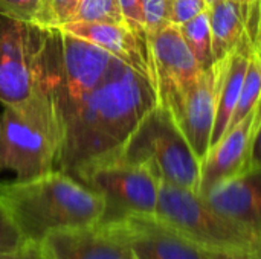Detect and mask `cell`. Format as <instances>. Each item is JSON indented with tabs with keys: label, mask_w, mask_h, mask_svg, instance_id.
<instances>
[{
	"label": "cell",
	"mask_w": 261,
	"mask_h": 259,
	"mask_svg": "<svg viewBox=\"0 0 261 259\" xmlns=\"http://www.w3.org/2000/svg\"><path fill=\"white\" fill-rule=\"evenodd\" d=\"M83 0H40L34 23L46 29H60L72 20Z\"/></svg>",
	"instance_id": "obj_19"
},
{
	"label": "cell",
	"mask_w": 261,
	"mask_h": 259,
	"mask_svg": "<svg viewBox=\"0 0 261 259\" xmlns=\"http://www.w3.org/2000/svg\"><path fill=\"white\" fill-rule=\"evenodd\" d=\"M158 105L173 111L199 79L202 69L188 49L179 26L167 24L150 41Z\"/></svg>",
	"instance_id": "obj_9"
},
{
	"label": "cell",
	"mask_w": 261,
	"mask_h": 259,
	"mask_svg": "<svg viewBox=\"0 0 261 259\" xmlns=\"http://www.w3.org/2000/svg\"><path fill=\"white\" fill-rule=\"evenodd\" d=\"M113 224L135 259H210L213 253L156 215L127 217Z\"/></svg>",
	"instance_id": "obj_10"
},
{
	"label": "cell",
	"mask_w": 261,
	"mask_h": 259,
	"mask_svg": "<svg viewBox=\"0 0 261 259\" xmlns=\"http://www.w3.org/2000/svg\"><path fill=\"white\" fill-rule=\"evenodd\" d=\"M222 66L217 61L213 67L202 70L196 84L180 99L171 113L196 157L205 160L211 148Z\"/></svg>",
	"instance_id": "obj_12"
},
{
	"label": "cell",
	"mask_w": 261,
	"mask_h": 259,
	"mask_svg": "<svg viewBox=\"0 0 261 259\" xmlns=\"http://www.w3.org/2000/svg\"><path fill=\"white\" fill-rule=\"evenodd\" d=\"M213 2H214V0H206V3H208V6H210V5H211Z\"/></svg>",
	"instance_id": "obj_30"
},
{
	"label": "cell",
	"mask_w": 261,
	"mask_h": 259,
	"mask_svg": "<svg viewBox=\"0 0 261 259\" xmlns=\"http://www.w3.org/2000/svg\"><path fill=\"white\" fill-rule=\"evenodd\" d=\"M168 18L171 24L180 26L193 17L208 9L206 0H167Z\"/></svg>",
	"instance_id": "obj_23"
},
{
	"label": "cell",
	"mask_w": 261,
	"mask_h": 259,
	"mask_svg": "<svg viewBox=\"0 0 261 259\" xmlns=\"http://www.w3.org/2000/svg\"><path fill=\"white\" fill-rule=\"evenodd\" d=\"M75 179L102 198V223L156 212L161 180L147 166L115 157L81 169Z\"/></svg>",
	"instance_id": "obj_6"
},
{
	"label": "cell",
	"mask_w": 261,
	"mask_h": 259,
	"mask_svg": "<svg viewBox=\"0 0 261 259\" xmlns=\"http://www.w3.org/2000/svg\"><path fill=\"white\" fill-rule=\"evenodd\" d=\"M249 168H261V124L258 130H257V133H255V137H254Z\"/></svg>",
	"instance_id": "obj_28"
},
{
	"label": "cell",
	"mask_w": 261,
	"mask_h": 259,
	"mask_svg": "<svg viewBox=\"0 0 261 259\" xmlns=\"http://www.w3.org/2000/svg\"><path fill=\"white\" fill-rule=\"evenodd\" d=\"M179 29L199 67L202 70L213 67L216 64V60L213 52V34L210 26L208 9L180 24Z\"/></svg>",
	"instance_id": "obj_17"
},
{
	"label": "cell",
	"mask_w": 261,
	"mask_h": 259,
	"mask_svg": "<svg viewBox=\"0 0 261 259\" xmlns=\"http://www.w3.org/2000/svg\"><path fill=\"white\" fill-rule=\"evenodd\" d=\"M210 259H261V252H252V250H213Z\"/></svg>",
	"instance_id": "obj_27"
},
{
	"label": "cell",
	"mask_w": 261,
	"mask_h": 259,
	"mask_svg": "<svg viewBox=\"0 0 261 259\" xmlns=\"http://www.w3.org/2000/svg\"><path fill=\"white\" fill-rule=\"evenodd\" d=\"M60 31L0 14V102L47 131L60 148Z\"/></svg>",
	"instance_id": "obj_2"
},
{
	"label": "cell",
	"mask_w": 261,
	"mask_h": 259,
	"mask_svg": "<svg viewBox=\"0 0 261 259\" xmlns=\"http://www.w3.org/2000/svg\"><path fill=\"white\" fill-rule=\"evenodd\" d=\"M254 47L255 43L248 34H245L239 44L232 49V52H229L223 60L219 61L222 66V75L219 85L214 130L211 136V147H214L225 136L226 130L231 125Z\"/></svg>",
	"instance_id": "obj_16"
},
{
	"label": "cell",
	"mask_w": 261,
	"mask_h": 259,
	"mask_svg": "<svg viewBox=\"0 0 261 259\" xmlns=\"http://www.w3.org/2000/svg\"><path fill=\"white\" fill-rule=\"evenodd\" d=\"M0 259H46V256L43 253L41 244L24 241L17 249L6 252V253H2Z\"/></svg>",
	"instance_id": "obj_26"
},
{
	"label": "cell",
	"mask_w": 261,
	"mask_h": 259,
	"mask_svg": "<svg viewBox=\"0 0 261 259\" xmlns=\"http://www.w3.org/2000/svg\"><path fill=\"white\" fill-rule=\"evenodd\" d=\"M154 215L205 249L261 252L258 235L217 212L194 191L159 182Z\"/></svg>",
	"instance_id": "obj_5"
},
{
	"label": "cell",
	"mask_w": 261,
	"mask_h": 259,
	"mask_svg": "<svg viewBox=\"0 0 261 259\" xmlns=\"http://www.w3.org/2000/svg\"><path fill=\"white\" fill-rule=\"evenodd\" d=\"M116 60L99 46L60 31V87L57 99L60 133L63 122L106 79Z\"/></svg>",
	"instance_id": "obj_7"
},
{
	"label": "cell",
	"mask_w": 261,
	"mask_h": 259,
	"mask_svg": "<svg viewBox=\"0 0 261 259\" xmlns=\"http://www.w3.org/2000/svg\"><path fill=\"white\" fill-rule=\"evenodd\" d=\"M156 105L151 81L116 60L106 79L63 122L57 169L75 177L93 163L118 157Z\"/></svg>",
	"instance_id": "obj_1"
},
{
	"label": "cell",
	"mask_w": 261,
	"mask_h": 259,
	"mask_svg": "<svg viewBox=\"0 0 261 259\" xmlns=\"http://www.w3.org/2000/svg\"><path fill=\"white\" fill-rule=\"evenodd\" d=\"M23 243L24 238L21 237L20 231L15 227L11 217L0 205V255L17 249Z\"/></svg>",
	"instance_id": "obj_25"
},
{
	"label": "cell",
	"mask_w": 261,
	"mask_h": 259,
	"mask_svg": "<svg viewBox=\"0 0 261 259\" xmlns=\"http://www.w3.org/2000/svg\"><path fill=\"white\" fill-rule=\"evenodd\" d=\"M257 47L260 49V52H261V27H260V34H258V43H257Z\"/></svg>",
	"instance_id": "obj_29"
},
{
	"label": "cell",
	"mask_w": 261,
	"mask_h": 259,
	"mask_svg": "<svg viewBox=\"0 0 261 259\" xmlns=\"http://www.w3.org/2000/svg\"><path fill=\"white\" fill-rule=\"evenodd\" d=\"M121 11L124 15V21L127 27L136 35V38L147 47L150 52L147 32L144 26V15H142V0H119Z\"/></svg>",
	"instance_id": "obj_22"
},
{
	"label": "cell",
	"mask_w": 261,
	"mask_h": 259,
	"mask_svg": "<svg viewBox=\"0 0 261 259\" xmlns=\"http://www.w3.org/2000/svg\"><path fill=\"white\" fill-rule=\"evenodd\" d=\"M58 143L43 128L5 107L0 114V172L12 171L15 180H31L57 169Z\"/></svg>",
	"instance_id": "obj_8"
},
{
	"label": "cell",
	"mask_w": 261,
	"mask_h": 259,
	"mask_svg": "<svg viewBox=\"0 0 261 259\" xmlns=\"http://www.w3.org/2000/svg\"><path fill=\"white\" fill-rule=\"evenodd\" d=\"M142 15H144L147 40L150 46L151 38L159 31H162L167 24H170L167 0H142Z\"/></svg>",
	"instance_id": "obj_21"
},
{
	"label": "cell",
	"mask_w": 261,
	"mask_h": 259,
	"mask_svg": "<svg viewBox=\"0 0 261 259\" xmlns=\"http://www.w3.org/2000/svg\"><path fill=\"white\" fill-rule=\"evenodd\" d=\"M60 31L90 41L107 50L115 58L121 60L127 66L133 67L136 72L148 78L156 89L150 52L125 24L109 21H72L61 26Z\"/></svg>",
	"instance_id": "obj_14"
},
{
	"label": "cell",
	"mask_w": 261,
	"mask_h": 259,
	"mask_svg": "<svg viewBox=\"0 0 261 259\" xmlns=\"http://www.w3.org/2000/svg\"><path fill=\"white\" fill-rule=\"evenodd\" d=\"M118 157L147 166L161 182L199 191L200 160L171 113L161 105L144 118Z\"/></svg>",
	"instance_id": "obj_4"
},
{
	"label": "cell",
	"mask_w": 261,
	"mask_h": 259,
	"mask_svg": "<svg viewBox=\"0 0 261 259\" xmlns=\"http://www.w3.org/2000/svg\"><path fill=\"white\" fill-rule=\"evenodd\" d=\"M40 0H0V14L20 21L34 23Z\"/></svg>",
	"instance_id": "obj_24"
},
{
	"label": "cell",
	"mask_w": 261,
	"mask_h": 259,
	"mask_svg": "<svg viewBox=\"0 0 261 259\" xmlns=\"http://www.w3.org/2000/svg\"><path fill=\"white\" fill-rule=\"evenodd\" d=\"M202 198L217 212L261 238V168H248Z\"/></svg>",
	"instance_id": "obj_15"
},
{
	"label": "cell",
	"mask_w": 261,
	"mask_h": 259,
	"mask_svg": "<svg viewBox=\"0 0 261 259\" xmlns=\"http://www.w3.org/2000/svg\"><path fill=\"white\" fill-rule=\"evenodd\" d=\"M0 205L24 241L37 244L54 232L99 223L104 214L102 198L60 169L0 183Z\"/></svg>",
	"instance_id": "obj_3"
},
{
	"label": "cell",
	"mask_w": 261,
	"mask_h": 259,
	"mask_svg": "<svg viewBox=\"0 0 261 259\" xmlns=\"http://www.w3.org/2000/svg\"><path fill=\"white\" fill-rule=\"evenodd\" d=\"M41 249L46 259H135L118 227L102 221L54 232Z\"/></svg>",
	"instance_id": "obj_13"
},
{
	"label": "cell",
	"mask_w": 261,
	"mask_h": 259,
	"mask_svg": "<svg viewBox=\"0 0 261 259\" xmlns=\"http://www.w3.org/2000/svg\"><path fill=\"white\" fill-rule=\"evenodd\" d=\"M72 21H109L125 24L119 0H83L69 23Z\"/></svg>",
	"instance_id": "obj_20"
},
{
	"label": "cell",
	"mask_w": 261,
	"mask_h": 259,
	"mask_svg": "<svg viewBox=\"0 0 261 259\" xmlns=\"http://www.w3.org/2000/svg\"><path fill=\"white\" fill-rule=\"evenodd\" d=\"M261 124V98L257 105L225 136L210 148L200 165V182L197 194L205 197L216 186L231 180L249 168L255 133Z\"/></svg>",
	"instance_id": "obj_11"
},
{
	"label": "cell",
	"mask_w": 261,
	"mask_h": 259,
	"mask_svg": "<svg viewBox=\"0 0 261 259\" xmlns=\"http://www.w3.org/2000/svg\"><path fill=\"white\" fill-rule=\"evenodd\" d=\"M261 98V52L260 49L255 46L251 58H249V64L246 69V75H245V81L242 85V92H240V98H239V104L237 108L234 111L231 125H236L237 122H240L260 101ZM228 128V130H229ZM226 130V131H228Z\"/></svg>",
	"instance_id": "obj_18"
}]
</instances>
